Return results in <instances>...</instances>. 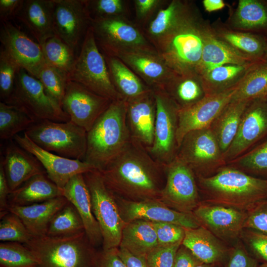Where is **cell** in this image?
<instances>
[{"label": "cell", "mask_w": 267, "mask_h": 267, "mask_svg": "<svg viewBox=\"0 0 267 267\" xmlns=\"http://www.w3.org/2000/svg\"><path fill=\"white\" fill-rule=\"evenodd\" d=\"M68 79L112 101L123 99L112 82L104 56L97 45L91 25L76 56Z\"/></svg>", "instance_id": "cell-6"}, {"label": "cell", "mask_w": 267, "mask_h": 267, "mask_svg": "<svg viewBox=\"0 0 267 267\" xmlns=\"http://www.w3.org/2000/svg\"><path fill=\"white\" fill-rule=\"evenodd\" d=\"M103 55L112 82L123 99L127 101L152 90L120 59Z\"/></svg>", "instance_id": "cell-35"}, {"label": "cell", "mask_w": 267, "mask_h": 267, "mask_svg": "<svg viewBox=\"0 0 267 267\" xmlns=\"http://www.w3.org/2000/svg\"><path fill=\"white\" fill-rule=\"evenodd\" d=\"M267 98V63H256L238 85L232 100L252 101Z\"/></svg>", "instance_id": "cell-39"}, {"label": "cell", "mask_w": 267, "mask_h": 267, "mask_svg": "<svg viewBox=\"0 0 267 267\" xmlns=\"http://www.w3.org/2000/svg\"><path fill=\"white\" fill-rule=\"evenodd\" d=\"M225 24L232 29L267 39V0H239Z\"/></svg>", "instance_id": "cell-30"}, {"label": "cell", "mask_w": 267, "mask_h": 267, "mask_svg": "<svg viewBox=\"0 0 267 267\" xmlns=\"http://www.w3.org/2000/svg\"><path fill=\"white\" fill-rule=\"evenodd\" d=\"M63 196L60 189L46 174L37 175L10 192L9 205L25 206L43 202Z\"/></svg>", "instance_id": "cell-33"}, {"label": "cell", "mask_w": 267, "mask_h": 267, "mask_svg": "<svg viewBox=\"0 0 267 267\" xmlns=\"http://www.w3.org/2000/svg\"><path fill=\"white\" fill-rule=\"evenodd\" d=\"M3 102L16 107L35 122L70 121L69 115L47 93L41 82L21 68L17 73L11 94Z\"/></svg>", "instance_id": "cell-8"}, {"label": "cell", "mask_w": 267, "mask_h": 267, "mask_svg": "<svg viewBox=\"0 0 267 267\" xmlns=\"http://www.w3.org/2000/svg\"><path fill=\"white\" fill-rule=\"evenodd\" d=\"M267 138V98L250 102L246 107L236 135L224 154L227 164Z\"/></svg>", "instance_id": "cell-16"}, {"label": "cell", "mask_w": 267, "mask_h": 267, "mask_svg": "<svg viewBox=\"0 0 267 267\" xmlns=\"http://www.w3.org/2000/svg\"><path fill=\"white\" fill-rule=\"evenodd\" d=\"M113 56L120 59L152 89H163L177 74L157 51H123Z\"/></svg>", "instance_id": "cell-22"}, {"label": "cell", "mask_w": 267, "mask_h": 267, "mask_svg": "<svg viewBox=\"0 0 267 267\" xmlns=\"http://www.w3.org/2000/svg\"><path fill=\"white\" fill-rule=\"evenodd\" d=\"M1 23V46L21 68L37 78L46 63L41 45L9 21Z\"/></svg>", "instance_id": "cell-19"}, {"label": "cell", "mask_w": 267, "mask_h": 267, "mask_svg": "<svg viewBox=\"0 0 267 267\" xmlns=\"http://www.w3.org/2000/svg\"><path fill=\"white\" fill-rule=\"evenodd\" d=\"M91 27L97 45L104 55L113 56L123 51H157L141 28L127 17L93 19Z\"/></svg>", "instance_id": "cell-10"}, {"label": "cell", "mask_w": 267, "mask_h": 267, "mask_svg": "<svg viewBox=\"0 0 267 267\" xmlns=\"http://www.w3.org/2000/svg\"><path fill=\"white\" fill-rule=\"evenodd\" d=\"M243 237L253 254L258 259L267 263V235L259 232L244 229L240 236Z\"/></svg>", "instance_id": "cell-53"}, {"label": "cell", "mask_w": 267, "mask_h": 267, "mask_svg": "<svg viewBox=\"0 0 267 267\" xmlns=\"http://www.w3.org/2000/svg\"><path fill=\"white\" fill-rule=\"evenodd\" d=\"M0 219L1 241L26 244L33 238L21 220L16 214L8 212Z\"/></svg>", "instance_id": "cell-46"}, {"label": "cell", "mask_w": 267, "mask_h": 267, "mask_svg": "<svg viewBox=\"0 0 267 267\" xmlns=\"http://www.w3.org/2000/svg\"><path fill=\"white\" fill-rule=\"evenodd\" d=\"M96 267H127L118 253V248L99 251Z\"/></svg>", "instance_id": "cell-55"}, {"label": "cell", "mask_w": 267, "mask_h": 267, "mask_svg": "<svg viewBox=\"0 0 267 267\" xmlns=\"http://www.w3.org/2000/svg\"><path fill=\"white\" fill-rule=\"evenodd\" d=\"M238 85L220 93L207 95L198 102L179 109L177 133L178 147L184 136L189 132L211 126L231 101Z\"/></svg>", "instance_id": "cell-18"}, {"label": "cell", "mask_w": 267, "mask_h": 267, "mask_svg": "<svg viewBox=\"0 0 267 267\" xmlns=\"http://www.w3.org/2000/svg\"><path fill=\"white\" fill-rule=\"evenodd\" d=\"M4 155L0 159L10 192L32 177L46 172L38 160L13 139L7 140Z\"/></svg>", "instance_id": "cell-25"}, {"label": "cell", "mask_w": 267, "mask_h": 267, "mask_svg": "<svg viewBox=\"0 0 267 267\" xmlns=\"http://www.w3.org/2000/svg\"><path fill=\"white\" fill-rule=\"evenodd\" d=\"M21 67L1 46L0 50V97L4 102L11 94Z\"/></svg>", "instance_id": "cell-47"}, {"label": "cell", "mask_w": 267, "mask_h": 267, "mask_svg": "<svg viewBox=\"0 0 267 267\" xmlns=\"http://www.w3.org/2000/svg\"><path fill=\"white\" fill-rule=\"evenodd\" d=\"M63 196L74 205L84 223L85 232L95 248L102 246L103 238L92 211L90 195L83 174L73 177L62 189Z\"/></svg>", "instance_id": "cell-26"}, {"label": "cell", "mask_w": 267, "mask_h": 267, "mask_svg": "<svg viewBox=\"0 0 267 267\" xmlns=\"http://www.w3.org/2000/svg\"><path fill=\"white\" fill-rule=\"evenodd\" d=\"M10 193L3 166L0 162V218L8 211V196Z\"/></svg>", "instance_id": "cell-58"}, {"label": "cell", "mask_w": 267, "mask_h": 267, "mask_svg": "<svg viewBox=\"0 0 267 267\" xmlns=\"http://www.w3.org/2000/svg\"><path fill=\"white\" fill-rule=\"evenodd\" d=\"M37 78L41 82L47 93L61 106L69 80L68 76L46 62Z\"/></svg>", "instance_id": "cell-45"}, {"label": "cell", "mask_w": 267, "mask_h": 267, "mask_svg": "<svg viewBox=\"0 0 267 267\" xmlns=\"http://www.w3.org/2000/svg\"><path fill=\"white\" fill-rule=\"evenodd\" d=\"M54 0H24L16 18L41 45L54 36Z\"/></svg>", "instance_id": "cell-27"}, {"label": "cell", "mask_w": 267, "mask_h": 267, "mask_svg": "<svg viewBox=\"0 0 267 267\" xmlns=\"http://www.w3.org/2000/svg\"><path fill=\"white\" fill-rule=\"evenodd\" d=\"M86 4L91 19L113 17H127V1L124 0H86Z\"/></svg>", "instance_id": "cell-48"}, {"label": "cell", "mask_w": 267, "mask_h": 267, "mask_svg": "<svg viewBox=\"0 0 267 267\" xmlns=\"http://www.w3.org/2000/svg\"><path fill=\"white\" fill-rule=\"evenodd\" d=\"M35 122L16 107L0 102V138L8 140L24 132Z\"/></svg>", "instance_id": "cell-43"}, {"label": "cell", "mask_w": 267, "mask_h": 267, "mask_svg": "<svg viewBox=\"0 0 267 267\" xmlns=\"http://www.w3.org/2000/svg\"><path fill=\"white\" fill-rule=\"evenodd\" d=\"M158 246L157 234L151 222L136 220L126 222L118 247L146 258Z\"/></svg>", "instance_id": "cell-34"}, {"label": "cell", "mask_w": 267, "mask_h": 267, "mask_svg": "<svg viewBox=\"0 0 267 267\" xmlns=\"http://www.w3.org/2000/svg\"><path fill=\"white\" fill-rule=\"evenodd\" d=\"M83 176L90 195L92 213L101 232L102 249L118 248L126 222L121 217L115 197L99 171L93 169L84 173Z\"/></svg>", "instance_id": "cell-9"}, {"label": "cell", "mask_w": 267, "mask_h": 267, "mask_svg": "<svg viewBox=\"0 0 267 267\" xmlns=\"http://www.w3.org/2000/svg\"><path fill=\"white\" fill-rule=\"evenodd\" d=\"M162 89L179 109L189 107L206 95L201 77L197 73L177 74Z\"/></svg>", "instance_id": "cell-37"}, {"label": "cell", "mask_w": 267, "mask_h": 267, "mask_svg": "<svg viewBox=\"0 0 267 267\" xmlns=\"http://www.w3.org/2000/svg\"><path fill=\"white\" fill-rule=\"evenodd\" d=\"M85 232L83 221L77 210L69 201L54 216L50 221L46 236L64 238Z\"/></svg>", "instance_id": "cell-40"}, {"label": "cell", "mask_w": 267, "mask_h": 267, "mask_svg": "<svg viewBox=\"0 0 267 267\" xmlns=\"http://www.w3.org/2000/svg\"><path fill=\"white\" fill-rule=\"evenodd\" d=\"M156 103L154 140L147 150L152 157L166 166L177 156L179 108L162 89H152Z\"/></svg>", "instance_id": "cell-11"}, {"label": "cell", "mask_w": 267, "mask_h": 267, "mask_svg": "<svg viewBox=\"0 0 267 267\" xmlns=\"http://www.w3.org/2000/svg\"><path fill=\"white\" fill-rule=\"evenodd\" d=\"M182 245L201 263L212 265L221 262L226 249L219 239L202 226L185 228Z\"/></svg>", "instance_id": "cell-31"}, {"label": "cell", "mask_w": 267, "mask_h": 267, "mask_svg": "<svg viewBox=\"0 0 267 267\" xmlns=\"http://www.w3.org/2000/svg\"><path fill=\"white\" fill-rule=\"evenodd\" d=\"M202 4L205 10L208 12L221 10L225 6L223 0H203Z\"/></svg>", "instance_id": "cell-60"}, {"label": "cell", "mask_w": 267, "mask_h": 267, "mask_svg": "<svg viewBox=\"0 0 267 267\" xmlns=\"http://www.w3.org/2000/svg\"><path fill=\"white\" fill-rule=\"evenodd\" d=\"M226 164L251 176L267 179V138Z\"/></svg>", "instance_id": "cell-41"}, {"label": "cell", "mask_w": 267, "mask_h": 267, "mask_svg": "<svg viewBox=\"0 0 267 267\" xmlns=\"http://www.w3.org/2000/svg\"><path fill=\"white\" fill-rule=\"evenodd\" d=\"M196 267H212L211 265L200 263Z\"/></svg>", "instance_id": "cell-61"}, {"label": "cell", "mask_w": 267, "mask_h": 267, "mask_svg": "<svg viewBox=\"0 0 267 267\" xmlns=\"http://www.w3.org/2000/svg\"><path fill=\"white\" fill-rule=\"evenodd\" d=\"M262 61L267 63V49L264 55V56L262 58Z\"/></svg>", "instance_id": "cell-62"}, {"label": "cell", "mask_w": 267, "mask_h": 267, "mask_svg": "<svg viewBox=\"0 0 267 267\" xmlns=\"http://www.w3.org/2000/svg\"><path fill=\"white\" fill-rule=\"evenodd\" d=\"M256 259L251 256L240 244L235 246L230 254L226 267H258Z\"/></svg>", "instance_id": "cell-54"}, {"label": "cell", "mask_w": 267, "mask_h": 267, "mask_svg": "<svg viewBox=\"0 0 267 267\" xmlns=\"http://www.w3.org/2000/svg\"><path fill=\"white\" fill-rule=\"evenodd\" d=\"M156 231L159 245H168L182 242L185 228L169 222H151Z\"/></svg>", "instance_id": "cell-50"}, {"label": "cell", "mask_w": 267, "mask_h": 267, "mask_svg": "<svg viewBox=\"0 0 267 267\" xmlns=\"http://www.w3.org/2000/svg\"><path fill=\"white\" fill-rule=\"evenodd\" d=\"M35 253L24 244L2 242L0 244V267H36Z\"/></svg>", "instance_id": "cell-44"}, {"label": "cell", "mask_w": 267, "mask_h": 267, "mask_svg": "<svg viewBox=\"0 0 267 267\" xmlns=\"http://www.w3.org/2000/svg\"><path fill=\"white\" fill-rule=\"evenodd\" d=\"M13 139L38 160L49 178L62 190L74 176L95 169L84 161L65 158L43 149L25 133L16 135Z\"/></svg>", "instance_id": "cell-20"}, {"label": "cell", "mask_w": 267, "mask_h": 267, "mask_svg": "<svg viewBox=\"0 0 267 267\" xmlns=\"http://www.w3.org/2000/svg\"><path fill=\"white\" fill-rule=\"evenodd\" d=\"M165 167L166 182L160 200L176 211L192 213L201 202L194 172L177 156Z\"/></svg>", "instance_id": "cell-13"}, {"label": "cell", "mask_w": 267, "mask_h": 267, "mask_svg": "<svg viewBox=\"0 0 267 267\" xmlns=\"http://www.w3.org/2000/svg\"><path fill=\"white\" fill-rule=\"evenodd\" d=\"M249 102L231 100L210 127L223 156L236 135L243 113Z\"/></svg>", "instance_id": "cell-36"}, {"label": "cell", "mask_w": 267, "mask_h": 267, "mask_svg": "<svg viewBox=\"0 0 267 267\" xmlns=\"http://www.w3.org/2000/svg\"><path fill=\"white\" fill-rule=\"evenodd\" d=\"M259 62L244 65L226 64L201 76L206 95L220 93L237 86Z\"/></svg>", "instance_id": "cell-38"}, {"label": "cell", "mask_w": 267, "mask_h": 267, "mask_svg": "<svg viewBox=\"0 0 267 267\" xmlns=\"http://www.w3.org/2000/svg\"><path fill=\"white\" fill-rule=\"evenodd\" d=\"M24 0H0L1 22L8 21L15 18Z\"/></svg>", "instance_id": "cell-56"}, {"label": "cell", "mask_w": 267, "mask_h": 267, "mask_svg": "<svg viewBox=\"0 0 267 267\" xmlns=\"http://www.w3.org/2000/svg\"><path fill=\"white\" fill-rule=\"evenodd\" d=\"M37 255L36 267H96L99 251L86 233L68 237H33L24 244Z\"/></svg>", "instance_id": "cell-5"}, {"label": "cell", "mask_w": 267, "mask_h": 267, "mask_svg": "<svg viewBox=\"0 0 267 267\" xmlns=\"http://www.w3.org/2000/svg\"><path fill=\"white\" fill-rule=\"evenodd\" d=\"M118 253L127 267H148L145 257L134 255L120 247H118Z\"/></svg>", "instance_id": "cell-59"}, {"label": "cell", "mask_w": 267, "mask_h": 267, "mask_svg": "<svg viewBox=\"0 0 267 267\" xmlns=\"http://www.w3.org/2000/svg\"><path fill=\"white\" fill-rule=\"evenodd\" d=\"M133 1L136 24L141 29L150 21L160 9L169 2L164 0H134Z\"/></svg>", "instance_id": "cell-52"}, {"label": "cell", "mask_w": 267, "mask_h": 267, "mask_svg": "<svg viewBox=\"0 0 267 267\" xmlns=\"http://www.w3.org/2000/svg\"><path fill=\"white\" fill-rule=\"evenodd\" d=\"M177 157L196 176H208L226 165L223 153L210 127L191 131L183 138Z\"/></svg>", "instance_id": "cell-12"}, {"label": "cell", "mask_w": 267, "mask_h": 267, "mask_svg": "<svg viewBox=\"0 0 267 267\" xmlns=\"http://www.w3.org/2000/svg\"><path fill=\"white\" fill-rule=\"evenodd\" d=\"M244 229L267 235V199L263 200L247 211Z\"/></svg>", "instance_id": "cell-51"}, {"label": "cell", "mask_w": 267, "mask_h": 267, "mask_svg": "<svg viewBox=\"0 0 267 267\" xmlns=\"http://www.w3.org/2000/svg\"><path fill=\"white\" fill-rule=\"evenodd\" d=\"M127 102L112 101L87 132L84 161L101 171L132 140L126 120Z\"/></svg>", "instance_id": "cell-3"}, {"label": "cell", "mask_w": 267, "mask_h": 267, "mask_svg": "<svg viewBox=\"0 0 267 267\" xmlns=\"http://www.w3.org/2000/svg\"><path fill=\"white\" fill-rule=\"evenodd\" d=\"M126 102V120L132 140L148 149L154 135L156 103L153 90Z\"/></svg>", "instance_id": "cell-23"}, {"label": "cell", "mask_w": 267, "mask_h": 267, "mask_svg": "<svg viewBox=\"0 0 267 267\" xmlns=\"http://www.w3.org/2000/svg\"><path fill=\"white\" fill-rule=\"evenodd\" d=\"M192 214L201 226L223 240L240 236L247 216L246 211L206 201L201 202Z\"/></svg>", "instance_id": "cell-21"}, {"label": "cell", "mask_w": 267, "mask_h": 267, "mask_svg": "<svg viewBox=\"0 0 267 267\" xmlns=\"http://www.w3.org/2000/svg\"><path fill=\"white\" fill-rule=\"evenodd\" d=\"M100 172L113 195L131 201L160 200L166 182L165 166L132 140Z\"/></svg>", "instance_id": "cell-1"}, {"label": "cell", "mask_w": 267, "mask_h": 267, "mask_svg": "<svg viewBox=\"0 0 267 267\" xmlns=\"http://www.w3.org/2000/svg\"><path fill=\"white\" fill-rule=\"evenodd\" d=\"M113 195L125 222L141 220L149 222L174 223L185 228H194L201 226L192 213H185L173 210L160 200L135 202Z\"/></svg>", "instance_id": "cell-17"}, {"label": "cell", "mask_w": 267, "mask_h": 267, "mask_svg": "<svg viewBox=\"0 0 267 267\" xmlns=\"http://www.w3.org/2000/svg\"><path fill=\"white\" fill-rule=\"evenodd\" d=\"M200 262L183 245L178 248L173 267H196Z\"/></svg>", "instance_id": "cell-57"}, {"label": "cell", "mask_w": 267, "mask_h": 267, "mask_svg": "<svg viewBox=\"0 0 267 267\" xmlns=\"http://www.w3.org/2000/svg\"><path fill=\"white\" fill-rule=\"evenodd\" d=\"M212 27L218 39L250 58L262 61V58L267 49L266 38L256 34L232 29L221 22H215Z\"/></svg>", "instance_id": "cell-32"}, {"label": "cell", "mask_w": 267, "mask_h": 267, "mask_svg": "<svg viewBox=\"0 0 267 267\" xmlns=\"http://www.w3.org/2000/svg\"><path fill=\"white\" fill-rule=\"evenodd\" d=\"M41 46L46 62L68 77L77 55L75 50L55 35Z\"/></svg>", "instance_id": "cell-42"}, {"label": "cell", "mask_w": 267, "mask_h": 267, "mask_svg": "<svg viewBox=\"0 0 267 267\" xmlns=\"http://www.w3.org/2000/svg\"><path fill=\"white\" fill-rule=\"evenodd\" d=\"M55 36L79 53L91 19L85 0H54Z\"/></svg>", "instance_id": "cell-14"}, {"label": "cell", "mask_w": 267, "mask_h": 267, "mask_svg": "<svg viewBox=\"0 0 267 267\" xmlns=\"http://www.w3.org/2000/svg\"><path fill=\"white\" fill-rule=\"evenodd\" d=\"M25 133L43 149L62 157L84 161L87 147V132L71 121L36 122Z\"/></svg>", "instance_id": "cell-7"}, {"label": "cell", "mask_w": 267, "mask_h": 267, "mask_svg": "<svg viewBox=\"0 0 267 267\" xmlns=\"http://www.w3.org/2000/svg\"><path fill=\"white\" fill-rule=\"evenodd\" d=\"M182 242L159 245L146 257L148 267H173L177 251Z\"/></svg>", "instance_id": "cell-49"}, {"label": "cell", "mask_w": 267, "mask_h": 267, "mask_svg": "<svg viewBox=\"0 0 267 267\" xmlns=\"http://www.w3.org/2000/svg\"><path fill=\"white\" fill-rule=\"evenodd\" d=\"M206 202L248 211L267 199V179L257 178L228 165L208 176H196Z\"/></svg>", "instance_id": "cell-2"}, {"label": "cell", "mask_w": 267, "mask_h": 267, "mask_svg": "<svg viewBox=\"0 0 267 267\" xmlns=\"http://www.w3.org/2000/svg\"><path fill=\"white\" fill-rule=\"evenodd\" d=\"M210 27L199 14L162 39L154 47L176 73H196L205 36Z\"/></svg>", "instance_id": "cell-4"}, {"label": "cell", "mask_w": 267, "mask_h": 267, "mask_svg": "<svg viewBox=\"0 0 267 267\" xmlns=\"http://www.w3.org/2000/svg\"><path fill=\"white\" fill-rule=\"evenodd\" d=\"M112 101L81 84L69 80L61 107L69 115L71 122L88 132Z\"/></svg>", "instance_id": "cell-15"}, {"label": "cell", "mask_w": 267, "mask_h": 267, "mask_svg": "<svg viewBox=\"0 0 267 267\" xmlns=\"http://www.w3.org/2000/svg\"><path fill=\"white\" fill-rule=\"evenodd\" d=\"M199 14L192 2L173 0L160 9L141 29L154 46L162 39Z\"/></svg>", "instance_id": "cell-24"}, {"label": "cell", "mask_w": 267, "mask_h": 267, "mask_svg": "<svg viewBox=\"0 0 267 267\" xmlns=\"http://www.w3.org/2000/svg\"><path fill=\"white\" fill-rule=\"evenodd\" d=\"M258 267H267V263H264V264L260 265Z\"/></svg>", "instance_id": "cell-63"}, {"label": "cell", "mask_w": 267, "mask_h": 267, "mask_svg": "<svg viewBox=\"0 0 267 267\" xmlns=\"http://www.w3.org/2000/svg\"><path fill=\"white\" fill-rule=\"evenodd\" d=\"M258 61H260L241 53L218 39L211 25L205 36L201 59L196 73L202 76L224 65H244Z\"/></svg>", "instance_id": "cell-29"}, {"label": "cell", "mask_w": 267, "mask_h": 267, "mask_svg": "<svg viewBox=\"0 0 267 267\" xmlns=\"http://www.w3.org/2000/svg\"><path fill=\"white\" fill-rule=\"evenodd\" d=\"M68 202L61 196L29 205H9L8 211L19 217L33 237H40L46 235L52 219Z\"/></svg>", "instance_id": "cell-28"}]
</instances>
